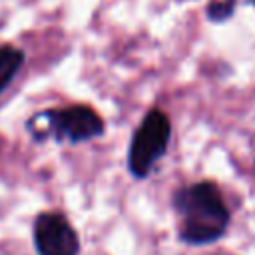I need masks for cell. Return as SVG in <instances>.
Here are the masks:
<instances>
[{
	"label": "cell",
	"mask_w": 255,
	"mask_h": 255,
	"mask_svg": "<svg viewBox=\"0 0 255 255\" xmlns=\"http://www.w3.org/2000/svg\"><path fill=\"white\" fill-rule=\"evenodd\" d=\"M169 203L179 219L177 239L183 245H213L221 241L231 227V207L219 183L213 179H199L175 187Z\"/></svg>",
	"instance_id": "cell-1"
},
{
	"label": "cell",
	"mask_w": 255,
	"mask_h": 255,
	"mask_svg": "<svg viewBox=\"0 0 255 255\" xmlns=\"http://www.w3.org/2000/svg\"><path fill=\"white\" fill-rule=\"evenodd\" d=\"M24 128L36 143L54 139L58 143L70 145L92 141L96 137H102L106 131L102 116L86 104L40 110L26 120Z\"/></svg>",
	"instance_id": "cell-2"
},
{
	"label": "cell",
	"mask_w": 255,
	"mask_h": 255,
	"mask_svg": "<svg viewBox=\"0 0 255 255\" xmlns=\"http://www.w3.org/2000/svg\"><path fill=\"white\" fill-rule=\"evenodd\" d=\"M171 133V120L161 108H151L141 118L131 133L126 155V167L133 179L141 181L151 175L157 161L163 159L169 149Z\"/></svg>",
	"instance_id": "cell-3"
},
{
	"label": "cell",
	"mask_w": 255,
	"mask_h": 255,
	"mask_svg": "<svg viewBox=\"0 0 255 255\" xmlns=\"http://www.w3.org/2000/svg\"><path fill=\"white\" fill-rule=\"evenodd\" d=\"M32 239L38 255H80V237L64 211H40L34 217Z\"/></svg>",
	"instance_id": "cell-4"
},
{
	"label": "cell",
	"mask_w": 255,
	"mask_h": 255,
	"mask_svg": "<svg viewBox=\"0 0 255 255\" xmlns=\"http://www.w3.org/2000/svg\"><path fill=\"white\" fill-rule=\"evenodd\" d=\"M24 62H26V54L22 48L12 44L0 46V94L16 80Z\"/></svg>",
	"instance_id": "cell-5"
},
{
	"label": "cell",
	"mask_w": 255,
	"mask_h": 255,
	"mask_svg": "<svg viewBox=\"0 0 255 255\" xmlns=\"http://www.w3.org/2000/svg\"><path fill=\"white\" fill-rule=\"evenodd\" d=\"M239 0H207L205 4V18L211 24H225L237 12Z\"/></svg>",
	"instance_id": "cell-6"
},
{
	"label": "cell",
	"mask_w": 255,
	"mask_h": 255,
	"mask_svg": "<svg viewBox=\"0 0 255 255\" xmlns=\"http://www.w3.org/2000/svg\"><path fill=\"white\" fill-rule=\"evenodd\" d=\"M245 4H249V6H253V8H255V0H245Z\"/></svg>",
	"instance_id": "cell-7"
}]
</instances>
